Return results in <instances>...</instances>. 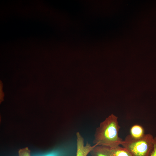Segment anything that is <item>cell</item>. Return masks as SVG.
I'll list each match as a JSON object with an SVG mask.
<instances>
[{"label":"cell","mask_w":156,"mask_h":156,"mask_svg":"<svg viewBox=\"0 0 156 156\" xmlns=\"http://www.w3.org/2000/svg\"><path fill=\"white\" fill-rule=\"evenodd\" d=\"M117 117L113 114L109 115L100 123L96 129L93 143L110 148L121 145L123 140L119 137L120 128Z\"/></svg>","instance_id":"cell-1"},{"label":"cell","mask_w":156,"mask_h":156,"mask_svg":"<svg viewBox=\"0 0 156 156\" xmlns=\"http://www.w3.org/2000/svg\"><path fill=\"white\" fill-rule=\"evenodd\" d=\"M154 138L150 133L145 134L142 138L135 139L129 135L121 144L132 156H149L153 147Z\"/></svg>","instance_id":"cell-2"},{"label":"cell","mask_w":156,"mask_h":156,"mask_svg":"<svg viewBox=\"0 0 156 156\" xmlns=\"http://www.w3.org/2000/svg\"><path fill=\"white\" fill-rule=\"evenodd\" d=\"M77 152L76 156H87L92 149L97 144L91 146V144L87 142L85 145L84 139L80 133L78 132L76 133Z\"/></svg>","instance_id":"cell-3"},{"label":"cell","mask_w":156,"mask_h":156,"mask_svg":"<svg viewBox=\"0 0 156 156\" xmlns=\"http://www.w3.org/2000/svg\"><path fill=\"white\" fill-rule=\"evenodd\" d=\"M92 156H113L109 147L97 145L90 152Z\"/></svg>","instance_id":"cell-4"},{"label":"cell","mask_w":156,"mask_h":156,"mask_svg":"<svg viewBox=\"0 0 156 156\" xmlns=\"http://www.w3.org/2000/svg\"><path fill=\"white\" fill-rule=\"evenodd\" d=\"M145 134L144 128L140 125H134L130 128L129 135L133 138H140L142 137Z\"/></svg>","instance_id":"cell-5"},{"label":"cell","mask_w":156,"mask_h":156,"mask_svg":"<svg viewBox=\"0 0 156 156\" xmlns=\"http://www.w3.org/2000/svg\"><path fill=\"white\" fill-rule=\"evenodd\" d=\"M109 148L113 156H132L129 151L123 147L119 146Z\"/></svg>","instance_id":"cell-6"},{"label":"cell","mask_w":156,"mask_h":156,"mask_svg":"<svg viewBox=\"0 0 156 156\" xmlns=\"http://www.w3.org/2000/svg\"><path fill=\"white\" fill-rule=\"evenodd\" d=\"M18 156H30V151L27 147L21 149L18 151Z\"/></svg>","instance_id":"cell-7"},{"label":"cell","mask_w":156,"mask_h":156,"mask_svg":"<svg viewBox=\"0 0 156 156\" xmlns=\"http://www.w3.org/2000/svg\"><path fill=\"white\" fill-rule=\"evenodd\" d=\"M149 156H156V137L154 138L153 148Z\"/></svg>","instance_id":"cell-8"}]
</instances>
